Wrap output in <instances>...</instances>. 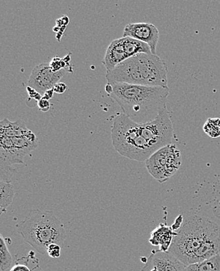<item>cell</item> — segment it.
Masks as SVG:
<instances>
[{
  "instance_id": "6da1fadb",
  "label": "cell",
  "mask_w": 220,
  "mask_h": 271,
  "mask_svg": "<svg viewBox=\"0 0 220 271\" xmlns=\"http://www.w3.org/2000/svg\"><path fill=\"white\" fill-rule=\"evenodd\" d=\"M168 252L186 266L213 257L220 254V227L205 217H187Z\"/></svg>"
},
{
  "instance_id": "7a4b0ae2",
  "label": "cell",
  "mask_w": 220,
  "mask_h": 271,
  "mask_svg": "<svg viewBox=\"0 0 220 271\" xmlns=\"http://www.w3.org/2000/svg\"><path fill=\"white\" fill-rule=\"evenodd\" d=\"M105 90L121 107L123 114L133 122L145 123L153 121L162 109H166L169 87L140 86L124 82L106 85Z\"/></svg>"
},
{
  "instance_id": "3957f363",
  "label": "cell",
  "mask_w": 220,
  "mask_h": 271,
  "mask_svg": "<svg viewBox=\"0 0 220 271\" xmlns=\"http://www.w3.org/2000/svg\"><path fill=\"white\" fill-rule=\"evenodd\" d=\"M167 64L153 53H138L106 72L108 83L124 82L128 84L168 87Z\"/></svg>"
},
{
  "instance_id": "277c9868",
  "label": "cell",
  "mask_w": 220,
  "mask_h": 271,
  "mask_svg": "<svg viewBox=\"0 0 220 271\" xmlns=\"http://www.w3.org/2000/svg\"><path fill=\"white\" fill-rule=\"evenodd\" d=\"M17 228L25 242L42 255H46L51 244L63 246L67 237L64 226L52 211L31 210Z\"/></svg>"
},
{
  "instance_id": "5b68a950",
  "label": "cell",
  "mask_w": 220,
  "mask_h": 271,
  "mask_svg": "<svg viewBox=\"0 0 220 271\" xmlns=\"http://www.w3.org/2000/svg\"><path fill=\"white\" fill-rule=\"evenodd\" d=\"M112 142L119 154L129 159L145 161L155 151L141 136L139 123L125 114L118 116L112 126Z\"/></svg>"
},
{
  "instance_id": "8992f818",
  "label": "cell",
  "mask_w": 220,
  "mask_h": 271,
  "mask_svg": "<svg viewBox=\"0 0 220 271\" xmlns=\"http://www.w3.org/2000/svg\"><path fill=\"white\" fill-rule=\"evenodd\" d=\"M37 147L38 138L32 131L18 137H0L1 171H7L14 165L25 164V156Z\"/></svg>"
},
{
  "instance_id": "52a82bcc",
  "label": "cell",
  "mask_w": 220,
  "mask_h": 271,
  "mask_svg": "<svg viewBox=\"0 0 220 271\" xmlns=\"http://www.w3.org/2000/svg\"><path fill=\"white\" fill-rule=\"evenodd\" d=\"M182 165V156L176 144L162 147L145 161L150 175L160 183H164L175 175Z\"/></svg>"
},
{
  "instance_id": "ba28073f",
  "label": "cell",
  "mask_w": 220,
  "mask_h": 271,
  "mask_svg": "<svg viewBox=\"0 0 220 271\" xmlns=\"http://www.w3.org/2000/svg\"><path fill=\"white\" fill-rule=\"evenodd\" d=\"M140 134L149 142L155 152L162 147L172 144L174 127L167 107L162 109L158 116L145 123H139Z\"/></svg>"
},
{
  "instance_id": "9c48e42d",
  "label": "cell",
  "mask_w": 220,
  "mask_h": 271,
  "mask_svg": "<svg viewBox=\"0 0 220 271\" xmlns=\"http://www.w3.org/2000/svg\"><path fill=\"white\" fill-rule=\"evenodd\" d=\"M66 72H69L67 69L54 72L49 64H40L31 72L28 86L36 89L41 94H44L47 90L52 89L56 83L59 82Z\"/></svg>"
},
{
  "instance_id": "30bf717a",
  "label": "cell",
  "mask_w": 220,
  "mask_h": 271,
  "mask_svg": "<svg viewBox=\"0 0 220 271\" xmlns=\"http://www.w3.org/2000/svg\"><path fill=\"white\" fill-rule=\"evenodd\" d=\"M123 37H130L145 42L156 55V46L160 39L158 28L151 23H130L125 26Z\"/></svg>"
},
{
  "instance_id": "8fae6325",
  "label": "cell",
  "mask_w": 220,
  "mask_h": 271,
  "mask_svg": "<svg viewBox=\"0 0 220 271\" xmlns=\"http://www.w3.org/2000/svg\"><path fill=\"white\" fill-rule=\"evenodd\" d=\"M184 262L170 252H153L141 271H185Z\"/></svg>"
},
{
  "instance_id": "7c38bea8",
  "label": "cell",
  "mask_w": 220,
  "mask_h": 271,
  "mask_svg": "<svg viewBox=\"0 0 220 271\" xmlns=\"http://www.w3.org/2000/svg\"><path fill=\"white\" fill-rule=\"evenodd\" d=\"M128 58L122 37L120 39H115L109 44L106 49L103 64L106 68V72H109Z\"/></svg>"
},
{
  "instance_id": "4fadbf2b",
  "label": "cell",
  "mask_w": 220,
  "mask_h": 271,
  "mask_svg": "<svg viewBox=\"0 0 220 271\" xmlns=\"http://www.w3.org/2000/svg\"><path fill=\"white\" fill-rule=\"evenodd\" d=\"M176 234L171 227L161 224L152 233L149 242L153 245H160V251L168 252Z\"/></svg>"
},
{
  "instance_id": "5bb4252c",
  "label": "cell",
  "mask_w": 220,
  "mask_h": 271,
  "mask_svg": "<svg viewBox=\"0 0 220 271\" xmlns=\"http://www.w3.org/2000/svg\"><path fill=\"white\" fill-rule=\"evenodd\" d=\"M31 131L21 119L13 123L8 119H4L0 123V137H18Z\"/></svg>"
},
{
  "instance_id": "9a60e30c",
  "label": "cell",
  "mask_w": 220,
  "mask_h": 271,
  "mask_svg": "<svg viewBox=\"0 0 220 271\" xmlns=\"http://www.w3.org/2000/svg\"><path fill=\"white\" fill-rule=\"evenodd\" d=\"M125 49L127 51L129 58L135 56L138 53H153L151 48L145 42L130 38V37H123Z\"/></svg>"
},
{
  "instance_id": "2e32d148",
  "label": "cell",
  "mask_w": 220,
  "mask_h": 271,
  "mask_svg": "<svg viewBox=\"0 0 220 271\" xmlns=\"http://www.w3.org/2000/svg\"><path fill=\"white\" fill-rule=\"evenodd\" d=\"M0 191H1V196H0V208H1V213H5L7 209L14 200V187L9 180H1L0 182Z\"/></svg>"
},
{
  "instance_id": "e0dca14e",
  "label": "cell",
  "mask_w": 220,
  "mask_h": 271,
  "mask_svg": "<svg viewBox=\"0 0 220 271\" xmlns=\"http://www.w3.org/2000/svg\"><path fill=\"white\" fill-rule=\"evenodd\" d=\"M0 262L1 270L5 271L9 269L13 263V256L10 252L4 235H0Z\"/></svg>"
},
{
  "instance_id": "ac0fdd59",
  "label": "cell",
  "mask_w": 220,
  "mask_h": 271,
  "mask_svg": "<svg viewBox=\"0 0 220 271\" xmlns=\"http://www.w3.org/2000/svg\"><path fill=\"white\" fill-rule=\"evenodd\" d=\"M203 131L205 132L211 138H218L220 137L219 118H209L207 119L203 126Z\"/></svg>"
},
{
  "instance_id": "d6986e66",
  "label": "cell",
  "mask_w": 220,
  "mask_h": 271,
  "mask_svg": "<svg viewBox=\"0 0 220 271\" xmlns=\"http://www.w3.org/2000/svg\"><path fill=\"white\" fill-rule=\"evenodd\" d=\"M69 62H70V55H68L63 58L55 57L52 58L49 65L54 72H59L62 69H67L68 72H73V69Z\"/></svg>"
},
{
  "instance_id": "ffe728a7",
  "label": "cell",
  "mask_w": 220,
  "mask_h": 271,
  "mask_svg": "<svg viewBox=\"0 0 220 271\" xmlns=\"http://www.w3.org/2000/svg\"><path fill=\"white\" fill-rule=\"evenodd\" d=\"M69 18L66 16H62V18L56 21V26L55 27V28H59V29L55 31L56 32V35H56V38H58L59 35H61V36H62V34H63V31L66 28V25L69 23Z\"/></svg>"
},
{
  "instance_id": "44dd1931",
  "label": "cell",
  "mask_w": 220,
  "mask_h": 271,
  "mask_svg": "<svg viewBox=\"0 0 220 271\" xmlns=\"http://www.w3.org/2000/svg\"><path fill=\"white\" fill-rule=\"evenodd\" d=\"M61 246L58 244H51L47 248V254L50 257L57 259L60 256Z\"/></svg>"
},
{
  "instance_id": "7402d4cb",
  "label": "cell",
  "mask_w": 220,
  "mask_h": 271,
  "mask_svg": "<svg viewBox=\"0 0 220 271\" xmlns=\"http://www.w3.org/2000/svg\"><path fill=\"white\" fill-rule=\"evenodd\" d=\"M26 89L28 96H29L28 102H29L30 100H34V101L36 102L37 105H38V101L42 98V94L39 92L37 91L36 89L29 86H27Z\"/></svg>"
},
{
  "instance_id": "603a6c76",
  "label": "cell",
  "mask_w": 220,
  "mask_h": 271,
  "mask_svg": "<svg viewBox=\"0 0 220 271\" xmlns=\"http://www.w3.org/2000/svg\"><path fill=\"white\" fill-rule=\"evenodd\" d=\"M38 107L39 110L42 111L43 112H47L50 109L51 105L49 103V100H46V99L42 97L38 103Z\"/></svg>"
},
{
  "instance_id": "cb8c5ba5",
  "label": "cell",
  "mask_w": 220,
  "mask_h": 271,
  "mask_svg": "<svg viewBox=\"0 0 220 271\" xmlns=\"http://www.w3.org/2000/svg\"><path fill=\"white\" fill-rule=\"evenodd\" d=\"M11 271H32V269H30L29 266L28 265V261H26V263H19V262H17L11 268Z\"/></svg>"
},
{
  "instance_id": "d4e9b609",
  "label": "cell",
  "mask_w": 220,
  "mask_h": 271,
  "mask_svg": "<svg viewBox=\"0 0 220 271\" xmlns=\"http://www.w3.org/2000/svg\"><path fill=\"white\" fill-rule=\"evenodd\" d=\"M52 89H53L55 93H58V94H62V93H65V91L67 89V86L63 82H58L53 86Z\"/></svg>"
},
{
  "instance_id": "484cf974",
  "label": "cell",
  "mask_w": 220,
  "mask_h": 271,
  "mask_svg": "<svg viewBox=\"0 0 220 271\" xmlns=\"http://www.w3.org/2000/svg\"><path fill=\"white\" fill-rule=\"evenodd\" d=\"M183 223H184V217H183V215H180L179 216H177V218H176L175 221H174V224L171 226L173 231L177 232V231L181 228V226L183 225Z\"/></svg>"
},
{
  "instance_id": "4316f807",
  "label": "cell",
  "mask_w": 220,
  "mask_h": 271,
  "mask_svg": "<svg viewBox=\"0 0 220 271\" xmlns=\"http://www.w3.org/2000/svg\"><path fill=\"white\" fill-rule=\"evenodd\" d=\"M54 93H55V92H54L53 89H49V90H47V91L44 93L42 97L46 99V100H49L53 97Z\"/></svg>"
},
{
  "instance_id": "83f0119b",
  "label": "cell",
  "mask_w": 220,
  "mask_h": 271,
  "mask_svg": "<svg viewBox=\"0 0 220 271\" xmlns=\"http://www.w3.org/2000/svg\"><path fill=\"white\" fill-rule=\"evenodd\" d=\"M185 271H200L199 269H197L196 268L195 265H194V263H193V264L188 265V266H187V267H186Z\"/></svg>"
}]
</instances>
